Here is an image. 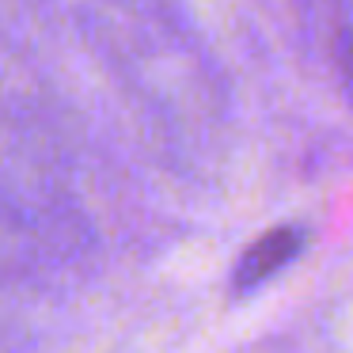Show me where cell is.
Returning <instances> with one entry per match:
<instances>
[{"label":"cell","instance_id":"2","mask_svg":"<svg viewBox=\"0 0 353 353\" xmlns=\"http://www.w3.org/2000/svg\"><path fill=\"white\" fill-rule=\"evenodd\" d=\"M350 8H353V0H350Z\"/></svg>","mask_w":353,"mask_h":353},{"label":"cell","instance_id":"1","mask_svg":"<svg viewBox=\"0 0 353 353\" xmlns=\"http://www.w3.org/2000/svg\"><path fill=\"white\" fill-rule=\"evenodd\" d=\"M307 247V228L300 224H281V228H270L239 254L236 270H232V289L236 292H254L259 285L274 281L285 266L304 254Z\"/></svg>","mask_w":353,"mask_h":353}]
</instances>
